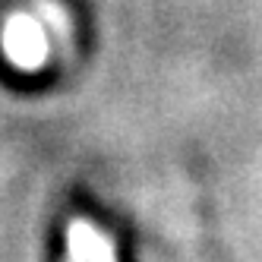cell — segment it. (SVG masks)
<instances>
[{"instance_id": "1", "label": "cell", "mask_w": 262, "mask_h": 262, "mask_svg": "<svg viewBox=\"0 0 262 262\" xmlns=\"http://www.w3.org/2000/svg\"><path fill=\"white\" fill-rule=\"evenodd\" d=\"M70 253L82 262H114L111 243L101 234H95V228L85 224V221L70 224Z\"/></svg>"}]
</instances>
